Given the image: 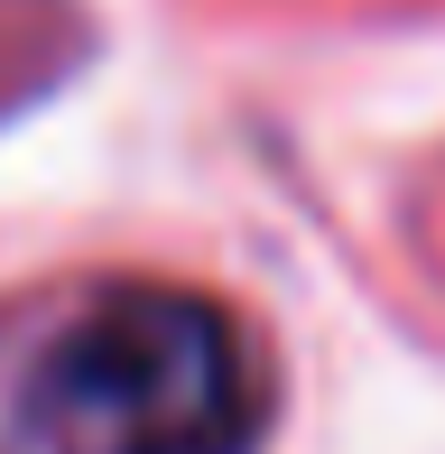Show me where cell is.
Listing matches in <instances>:
<instances>
[{"instance_id":"cell-1","label":"cell","mask_w":445,"mask_h":454,"mask_svg":"<svg viewBox=\"0 0 445 454\" xmlns=\"http://www.w3.org/2000/svg\"><path fill=\"white\" fill-rule=\"evenodd\" d=\"M269 353L205 287L93 278L0 343V454H251Z\"/></svg>"}]
</instances>
